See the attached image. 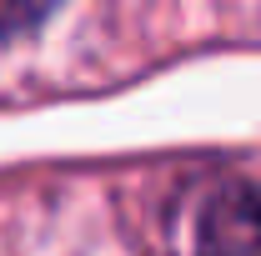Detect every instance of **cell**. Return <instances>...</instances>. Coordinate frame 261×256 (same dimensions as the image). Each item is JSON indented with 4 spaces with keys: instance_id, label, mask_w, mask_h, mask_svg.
<instances>
[{
    "instance_id": "cell-1",
    "label": "cell",
    "mask_w": 261,
    "mask_h": 256,
    "mask_svg": "<svg viewBox=\"0 0 261 256\" xmlns=\"http://www.w3.org/2000/svg\"><path fill=\"white\" fill-rule=\"evenodd\" d=\"M196 256H261V186H226L206 201Z\"/></svg>"
},
{
    "instance_id": "cell-2",
    "label": "cell",
    "mask_w": 261,
    "mask_h": 256,
    "mask_svg": "<svg viewBox=\"0 0 261 256\" xmlns=\"http://www.w3.org/2000/svg\"><path fill=\"white\" fill-rule=\"evenodd\" d=\"M61 0H0V35H20L35 31Z\"/></svg>"
}]
</instances>
